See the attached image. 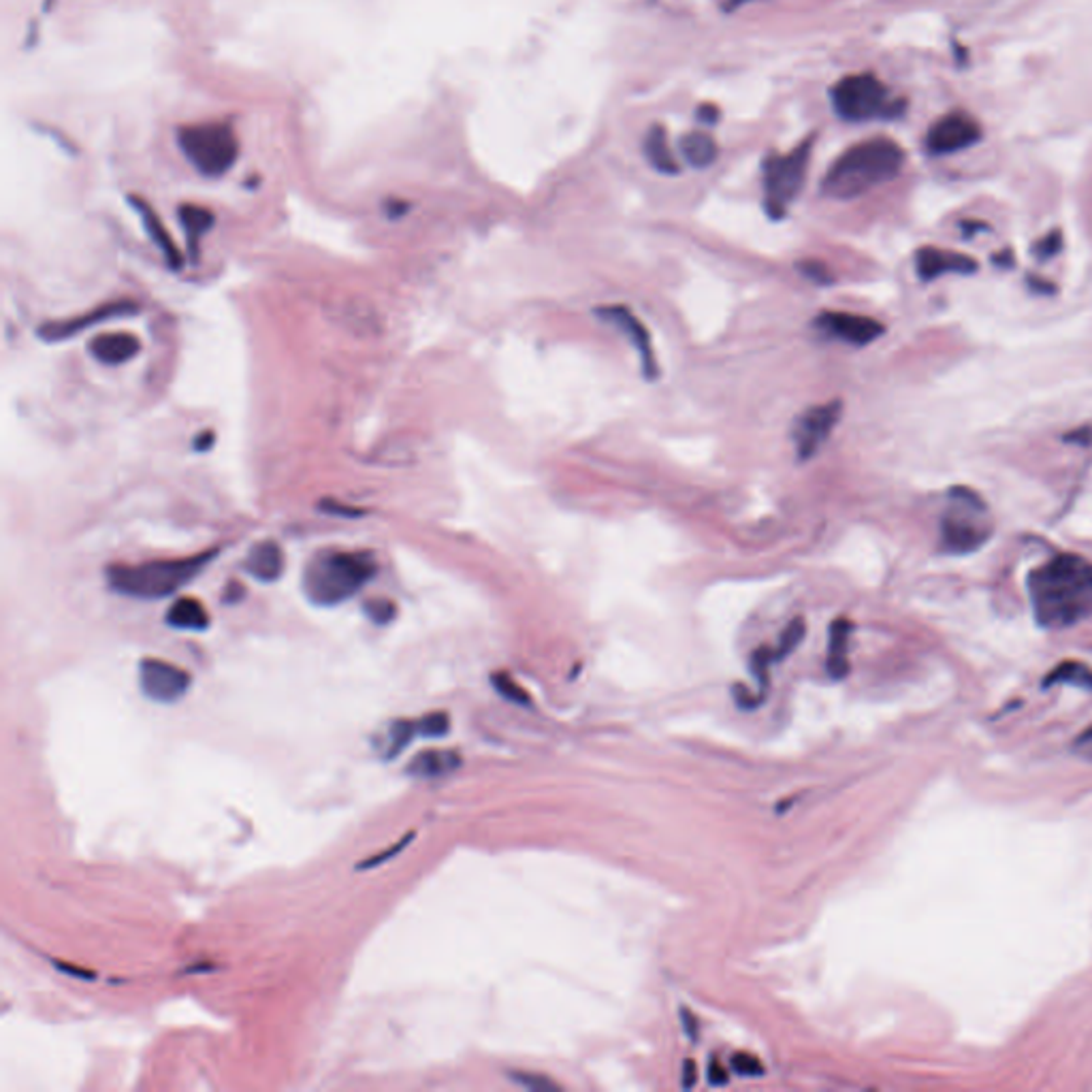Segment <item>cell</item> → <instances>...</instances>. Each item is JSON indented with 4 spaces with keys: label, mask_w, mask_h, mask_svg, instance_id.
Instances as JSON below:
<instances>
[{
    "label": "cell",
    "mask_w": 1092,
    "mask_h": 1092,
    "mask_svg": "<svg viewBox=\"0 0 1092 1092\" xmlns=\"http://www.w3.org/2000/svg\"><path fill=\"white\" fill-rule=\"evenodd\" d=\"M1026 591L1035 621L1046 630H1064L1092 617V563L1062 553L1030 570Z\"/></svg>",
    "instance_id": "obj_1"
},
{
    "label": "cell",
    "mask_w": 1092,
    "mask_h": 1092,
    "mask_svg": "<svg viewBox=\"0 0 1092 1092\" xmlns=\"http://www.w3.org/2000/svg\"><path fill=\"white\" fill-rule=\"evenodd\" d=\"M905 165V152L896 142L878 136L841 154L822 182V193L832 199H856L868 190L894 180Z\"/></svg>",
    "instance_id": "obj_2"
},
{
    "label": "cell",
    "mask_w": 1092,
    "mask_h": 1092,
    "mask_svg": "<svg viewBox=\"0 0 1092 1092\" xmlns=\"http://www.w3.org/2000/svg\"><path fill=\"white\" fill-rule=\"evenodd\" d=\"M376 575L365 553H320L304 572V591L316 607H336L357 595Z\"/></svg>",
    "instance_id": "obj_3"
},
{
    "label": "cell",
    "mask_w": 1092,
    "mask_h": 1092,
    "mask_svg": "<svg viewBox=\"0 0 1092 1092\" xmlns=\"http://www.w3.org/2000/svg\"><path fill=\"white\" fill-rule=\"evenodd\" d=\"M211 557L213 551L188 559H160L132 566L120 563L107 568V583L116 593L128 597L160 599L176 593L186 583L193 581L211 561Z\"/></svg>",
    "instance_id": "obj_4"
},
{
    "label": "cell",
    "mask_w": 1092,
    "mask_h": 1092,
    "mask_svg": "<svg viewBox=\"0 0 1092 1092\" xmlns=\"http://www.w3.org/2000/svg\"><path fill=\"white\" fill-rule=\"evenodd\" d=\"M186 160L205 178L227 176L239 156V142L229 122H201L178 130Z\"/></svg>",
    "instance_id": "obj_5"
},
{
    "label": "cell",
    "mask_w": 1092,
    "mask_h": 1092,
    "mask_svg": "<svg viewBox=\"0 0 1092 1092\" xmlns=\"http://www.w3.org/2000/svg\"><path fill=\"white\" fill-rule=\"evenodd\" d=\"M834 112L848 122H868V120H888L900 116L905 109V101L892 99L884 81L875 75L860 73L843 77L830 92Z\"/></svg>",
    "instance_id": "obj_6"
},
{
    "label": "cell",
    "mask_w": 1092,
    "mask_h": 1092,
    "mask_svg": "<svg viewBox=\"0 0 1092 1092\" xmlns=\"http://www.w3.org/2000/svg\"><path fill=\"white\" fill-rule=\"evenodd\" d=\"M813 136L787 154H771L764 160V207L773 221H781L805 186Z\"/></svg>",
    "instance_id": "obj_7"
},
{
    "label": "cell",
    "mask_w": 1092,
    "mask_h": 1092,
    "mask_svg": "<svg viewBox=\"0 0 1092 1092\" xmlns=\"http://www.w3.org/2000/svg\"><path fill=\"white\" fill-rule=\"evenodd\" d=\"M953 506L943 514L941 521V546L953 555H967L984 546L990 538V530L984 521L986 506L967 489L951 491Z\"/></svg>",
    "instance_id": "obj_8"
},
{
    "label": "cell",
    "mask_w": 1092,
    "mask_h": 1092,
    "mask_svg": "<svg viewBox=\"0 0 1092 1092\" xmlns=\"http://www.w3.org/2000/svg\"><path fill=\"white\" fill-rule=\"evenodd\" d=\"M841 415H843V403L839 399H832V401L809 407L807 413L798 417L794 429H791V440H794L796 455L801 461L813 459L819 453V449L826 444L830 433L841 421Z\"/></svg>",
    "instance_id": "obj_9"
},
{
    "label": "cell",
    "mask_w": 1092,
    "mask_h": 1092,
    "mask_svg": "<svg viewBox=\"0 0 1092 1092\" xmlns=\"http://www.w3.org/2000/svg\"><path fill=\"white\" fill-rule=\"evenodd\" d=\"M981 140V126L975 118L953 112L939 118L926 132V150L933 156H947L975 146Z\"/></svg>",
    "instance_id": "obj_10"
},
{
    "label": "cell",
    "mask_w": 1092,
    "mask_h": 1092,
    "mask_svg": "<svg viewBox=\"0 0 1092 1092\" xmlns=\"http://www.w3.org/2000/svg\"><path fill=\"white\" fill-rule=\"evenodd\" d=\"M190 674L165 660L146 658L140 664V682L144 694L162 704H173L182 700L190 690Z\"/></svg>",
    "instance_id": "obj_11"
},
{
    "label": "cell",
    "mask_w": 1092,
    "mask_h": 1092,
    "mask_svg": "<svg viewBox=\"0 0 1092 1092\" xmlns=\"http://www.w3.org/2000/svg\"><path fill=\"white\" fill-rule=\"evenodd\" d=\"M815 329L856 348L878 342L886 334L880 320L852 312H822L815 318Z\"/></svg>",
    "instance_id": "obj_12"
},
{
    "label": "cell",
    "mask_w": 1092,
    "mask_h": 1092,
    "mask_svg": "<svg viewBox=\"0 0 1092 1092\" xmlns=\"http://www.w3.org/2000/svg\"><path fill=\"white\" fill-rule=\"evenodd\" d=\"M595 314L602 320L615 324L617 329L627 340H630V344L638 352L642 376L649 382L658 380L660 378V363H658V357H655V350H653L651 336L647 332V326L636 318V314L630 308H625V306H604V308H597Z\"/></svg>",
    "instance_id": "obj_13"
},
{
    "label": "cell",
    "mask_w": 1092,
    "mask_h": 1092,
    "mask_svg": "<svg viewBox=\"0 0 1092 1092\" xmlns=\"http://www.w3.org/2000/svg\"><path fill=\"white\" fill-rule=\"evenodd\" d=\"M915 269L920 280L933 282L945 276V273H961V276H967V273L977 271V261L961 252L924 245V248L915 252Z\"/></svg>",
    "instance_id": "obj_14"
},
{
    "label": "cell",
    "mask_w": 1092,
    "mask_h": 1092,
    "mask_svg": "<svg viewBox=\"0 0 1092 1092\" xmlns=\"http://www.w3.org/2000/svg\"><path fill=\"white\" fill-rule=\"evenodd\" d=\"M134 306L132 304H107V306H101L84 316H79L75 320H63V322H47L43 324L39 329V336L47 342H59V340H67V338H73L77 334H81L84 329H88V326L92 324H99L103 320H109L114 316H122L126 312H132Z\"/></svg>",
    "instance_id": "obj_15"
},
{
    "label": "cell",
    "mask_w": 1092,
    "mask_h": 1092,
    "mask_svg": "<svg viewBox=\"0 0 1092 1092\" xmlns=\"http://www.w3.org/2000/svg\"><path fill=\"white\" fill-rule=\"evenodd\" d=\"M140 340L132 334H101L90 340L88 350L92 357L103 365H124L140 354Z\"/></svg>",
    "instance_id": "obj_16"
},
{
    "label": "cell",
    "mask_w": 1092,
    "mask_h": 1092,
    "mask_svg": "<svg viewBox=\"0 0 1092 1092\" xmlns=\"http://www.w3.org/2000/svg\"><path fill=\"white\" fill-rule=\"evenodd\" d=\"M243 568L248 570V575L255 577L261 583H273L282 577L284 572V551L278 542L263 540L257 542L245 557Z\"/></svg>",
    "instance_id": "obj_17"
},
{
    "label": "cell",
    "mask_w": 1092,
    "mask_h": 1092,
    "mask_svg": "<svg viewBox=\"0 0 1092 1092\" xmlns=\"http://www.w3.org/2000/svg\"><path fill=\"white\" fill-rule=\"evenodd\" d=\"M461 755L453 749H427L407 764V775L415 779H440L461 767Z\"/></svg>",
    "instance_id": "obj_18"
},
{
    "label": "cell",
    "mask_w": 1092,
    "mask_h": 1092,
    "mask_svg": "<svg viewBox=\"0 0 1092 1092\" xmlns=\"http://www.w3.org/2000/svg\"><path fill=\"white\" fill-rule=\"evenodd\" d=\"M850 636H852V621L845 617L834 619L828 632V662H826L828 674L834 680H841L850 674V660H848Z\"/></svg>",
    "instance_id": "obj_19"
},
{
    "label": "cell",
    "mask_w": 1092,
    "mask_h": 1092,
    "mask_svg": "<svg viewBox=\"0 0 1092 1092\" xmlns=\"http://www.w3.org/2000/svg\"><path fill=\"white\" fill-rule=\"evenodd\" d=\"M130 203H132L134 211L142 216V221H144V227H146V231H148L150 239H152V241H154V243L158 245V248H160V252H162V255H165V259H167L169 267L178 269V267L182 265V255L178 252V248H176V243H173V239L169 237V233H167L165 225H162V221H160V218H158V213H156V211H154V209H152V207H150V205H148V203H146V201H144L142 197H130Z\"/></svg>",
    "instance_id": "obj_20"
},
{
    "label": "cell",
    "mask_w": 1092,
    "mask_h": 1092,
    "mask_svg": "<svg viewBox=\"0 0 1092 1092\" xmlns=\"http://www.w3.org/2000/svg\"><path fill=\"white\" fill-rule=\"evenodd\" d=\"M167 625L186 632H203L209 627V615L195 597H180L167 611Z\"/></svg>",
    "instance_id": "obj_21"
},
{
    "label": "cell",
    "mask_w": 1092,
    "mask_h": 1092,
    "mask_svg": "<svg viewBox=\"0 0 1092 1092\" xmlns=\"http://www.w3.org/2000/svg\"><path fill=\"white\" fill-rule=\"evenodd\" d=\"M419 734V728L415 722H407V719H397V722H391L385 730H382L378 736H376V743L374 747L378 749V753L385 757V759H393L397 757L410 743H413L415 736Z\"/></svg>",
    "instance_id": "obj_22"
},
{
    "label": "cell",
    "mask_w": 1092,
    "mask_h": 1092,
    "mask_svg": "<svg viewBox=\"0 0 1092 1092\" xmlns=\"http://www.w3.org/2000/svg\"><path fill=\"white\" fill-rule=\"evenodd\" d=\"M645 156H647V160L651 162V167L655 171L666 173V176H676L678 173V165H676V160H674V154L670 152L668 134H666L664 126L655 124L647 132Z\"/></svg>",
    "instance_id": "obj_23"
},
{
    "label": "cell",
    "mask_w": 1092,
    "mask_h": 1092,
    "mask_svg": "<svg viewBox=\"0 0 1092 1092\" xmlns=\"http://www.w3.org/2000/svg\"><path fill=\"white\" fill-rule=\"evenodd\" d=\"M717 144L713 136H708L704 132H690L680 140V154L682 158H686L692 167L696 169H704L708 165H713L715 158H717Z\"/></svg>",
    "instance_id": "obj_24"
},
{
    "label": "cell",
    "mask_w": 1092,
    "mask_h": 1092,
    "mask_svg": "<svg viewBox=\"0 0 1092 1092\" xmlns=\"http://www.w3.org/2000/svg\"><path fill=\"white\" fill-rule=\"evenodd\" d=\"M180 223L186 231V237H188V248L193 255H197L199 250V239L213 227V213L205 207H199V205H182L180 207Z\"/></svg>",
    "instance_id": "obj_25"
},
{
    "label": "cell",
    "mask_w": 1092,
    "mask_h": 1092,
    "mask_svg": "<svg viewBox=\"0 0 1092 1092\" xmlns=\"http://www.w3.org/2000/svg\"><path fill=\"white\" fill-rule=\"evenodd\" d=\"M1050 686H1076L1092 690V670L1082 662H1062L1046 676V688Z\"/></svg>",
    "instance_id": "obj_26"
},
{
    "label": "cell",
    "mask_w": 1092,
    "mask_h": 1092,
    "mask_svg": "<svg viewBox=\"0 0 1092 1092\" xmlns=\"http://www.w3.org/2000/svg\"><path fill=\"white\" fill-rule=\"evenodd\" d=\"M805 634H807V621L803 617L791 619L785 625V630L781 632V636H779L777 649L773 651L775 662H781V660L787 658V655L794 653L801 647V642L805 640Z\"/></svg>",
    "instance_id": "obj_27"
},
{
    "label": "cell",
    "mask_w": 1092,
    "mask_h": 1092,
    "mask_svg": "<svg viewBox=\"0 0 1092 1092\" xmlns=\"http://www.w3.org/2000/svg\"><path fill=\"white\" fill-rule=\"evenodd\" d=\"M491 682H494L496 692L504 700L521 704V706H532V696L521 686H518V682L508 672H496L494 676H491Z\"/></svg>",
    "instance_id": "obj_28"
},
{
    "label": "cell",
    "mask_w": 1092,
    "mask_h": 1092,
    "mask_svg": "<svg viewBox=\"0 0 1092 1092\" xmlns=\"http://www.w3.org/2000/svg\"><path fill=\"white\" fill-rule=\"evenodd\" d=\"M419 734L429 736V739H442L451 732V717L444 711H433L423 715L421 722H417Z\"/></svg>",
    "instance_id": "obj_29"
},
{
    "label": "cell",
    "mask_w": 1092,
    "mask_h": 1092,
    "mask_svg": "<svg viewBox=\"0 0 1092 1092\" xmlns=\"http://www.w3.org/2000/svg\"><path fill=\"white\" fill-rule=\"evenodd\" d=\"M510 1080L516 1082L518 1086H523V1088L532 1090V1092H559V1090H561V1088H559L555 1082H551L549 1078L536 1076V1074L512 1071V1074H510Z\"/></svg>",
    "instance_id": "obj_30"
},
{
    "label": "cell",
    "mask_w": 1092,
    "mask_h": 1092,
    "mask_svg": "<svg viewBox=\"0 0 1092 1092\" xmlns=\"http://www.w3.org/2000/svg\"><path fill=\"white\" fill-rule=\"evenodd\" d=\"M395 604L391 602V599H385V597H376V599H369V602H365V615L369 617V621L378 623V625H387L395 619Z\"/></svg>",
    "instance_id": "obj_31"
},
{
    "label": "cell",
    "mask_w": 1092,
    "mask_h": 1092,
    "mask_svg": "<svg viewBox=\"0 0 1092 1092\" xmlns=\"http://www.w3.org/2000/svg\"><path fill=\"white\" fill-rule=\"evenodd\" d=\"M732 1069L739 1074V1076H745V1078H762L764 1076V1064L759 1062V1058H755L753 1054H747V1052H736L730 1060Z\"/></svg>",
    "instance_id": "obj_32"
},
{
    "label": "cell",
    "mask_w": 1092,
    "mask_h": 1092,
    "mask_svg": "<svg viewBox=\"0 0 1092 1092\" xmlns=\"http://www.w3.org/2000/svg\"><path fill=\"white\" fill-rule=\"evenodd\" d=\"M773 662H775V655H773V651H769L767 647L757 649V651L753 653V658H751V672H753V676L762 682L764 688L769 686V666H771Z\"/></svg>",
    "instance_id": "obj_33"
},
{
    "label": "cell",
    "mask_w": 1092,
    "mask_h": 1092,
    "mask_svg": "<svg viewBox=\"0 0 1092 1092\" xmlns=\"http://www.w3.org/2000/svg\"><path fill=\"white\" fill-rule=\"evenodd\" d=\"M798 269H801V273H803L805 278H809L815 284H822V286L832 284V276H830V271H828V265L822 263V261H803V263H798Z\"/></svg>",
    "instance_id": "obj_34"
},
{
    "label": "cell",
    "mask_w": 1092,
    "mask_h": 1092,
    "mask_svg": "<svg viewBox=\"0 0 1092 1092\" xmlns=\"http://www.w3.org/2000/svg\"><path fill=\"white\" fill-rule=\"evenodd\" d=\"M413 839H415V832H407V834H405V836H403L401 841H397L395 845H391V848H389V850H385V852H382V854H376V856H372V858H367V860L359 862V864H357V868H361V870H367V868H372V866H378V864H382V862H387V860H389L391 856H397V852H401V850L405 848V845H407L410 841H413Z\"/></svg>",
    "instance_id": "obj_35"
},
{
    "label": "cell",
    "mask_w": 1092,
    "mask_h": 1092,
    "mask_svg": "<svg viewBox=\"0 0 1092 1092\" xmlns=\"http://www.w3.org/2000/svg\"><path fill=\"white\" fill-rule=\"evenodd\" d=\"M1058 250H1060V233L1054 231V233H1050L1048 237H1044L1040 243H1037L1035 255L1040 257V259H1050V257H1054Z\"/></svg>",
    "instance_id": "obj_36"
},
{
    "label": "cell",
    "mask_w": 1092,
    "mask_h": 1092,
    "mask_svg": "<svg viewBox=\"0 0 1092 1092\" xmlns=\"http://www.w3.org/2000/svg\"><path fill=\"white\" fill-rule=\"evenodd\" d=\"M730 1076L726 1071L724 1064L719 1060H711V1064H708V1082H711L713 1086H724L728 1084Z\"/></svg>",
    "instance_id": "obj_37"
},
{
    "label": "cell",
    "mask_w": 1092,
    "mask_h": 1092,
    "mask_svg": "<svg viewBox=\"0 0 1092 1092\" xmlns=\"http://www.w3.org/2000/svg\"><path fill=\"white\" fill-rule=\"evenodd\" d=\"M698 1082V1071H696V1062L694 1060H686V1064H682V1088H692L696 1086Z\"/></svg>",
    "instance_id": "obj_38"
},
{
    "label": "cell",
    "mask_w": 1092,
    "mask_h": 1092,
    "mask_svg": "<svg viewBox=\"0 0 1092 1092\" xmlns=\"http://www.w3.org/2000/svg\"><path fill=\"white\" fill-rule=\"evenodd\" d=\"M734 698H736V702H739V706H745V708H751V706H755L759 702L755 696L749 694L747 688H741V686L734 688Z\"/></svg>",
    "instance_id": "obj_39"
},
{
    "label": "cell",
    "mask_w": 1092,
    "mask_h": 1092,
    "mask_svg": "<svg viewBox=\"0 0 1092 1092\" xmlns=\"http://www.w3.org/2000/svg\"><path fill=\"white\" fill-rule=\"evenodd\" d=\"M680 1018H682V1026H686V1032L692 1042L698 1040V1022L694 1016H690L688 1012H680Z\"/></svg>",
    "instance_id": "obj_40"
},
{
    "label": "cell",
    "mask_w": 1092,
    "mask_h": 1092,
    "mask_svg": "<svg viewBox=\"0 0 1092 1092\" xmlns=\"http://www.w3.org/2000/svg\"><path fill=\"white\" fill-rule=\"evenodd\" d=\"M698 116H700L702 122H711L713 124V122H717L719 112H717V107H713V105H704V107H700Z\"/></svg>",
    "instance_id": "obj_41"
},
{
    "label": "cell",
    "mask_w": 1092,
    "mask_h": 1092,
    "mask_svg": "<svg viewBox=\"0 0 1092 1092\" xmlns=\"http://www.w3.org/2000/svg\"><path fill=\"white\" fill-rule=\"evenodd\" d=\"M56 967H59L63 973H67V975H75V977H81V979H92V977H94L90 971L75 969L73 965H61V963H56Z\"/></svg>",
    "instance_id": "obj_42"
},
{
    "label": "cell",
    "mask_w": 1092,
    "mask_h": 1092,
    "mask_svg": "<svg viewBox=\"0 0 1092 1092\" xmlns=\"http://www.w3.org/2000/svg\"><path fill=\"white\" fill-rule=\"evenodd\" d=\"M211 442H213V435H211V433H201V435H199V440H197V444H195V449H197L199 453H203V451H207V449L211 446Z\"/></svg>",
    "instance_id": "obj_43"
},
{
    "label": "cell",
    "mask_w": 1092,
    "mask_h": 1092,
    "mask_svg": "<svg viewBox=\"0 0 1092 1092\" xmlns=\"http://www.w3.org/2000/svg\"><path fill=\"white\" fill-rule=\"evenodd\" d=\"M1080 743H1092V726L1088 730H1084V734L1080 736Z\"/></svg>",
    "instance_id": "obj_44"
},
{
    "label": "cell",
    "mask_w": 1092,
    "mask_h": 1092,
    "mask_svg": "<svg viewBox=\"0 0 1092 1092\" xmlns=\"http://www.w3.org/2000/svg\"><path fill=\"white\" fill-rule=\"evenodd\" d=\"M745 3H749V0H730V7H741Z\"/></svg>",
    "instance_id": "obj_45"
}]
</instances>
